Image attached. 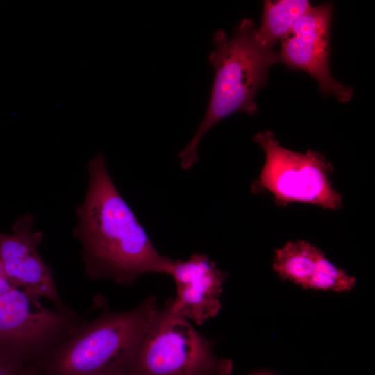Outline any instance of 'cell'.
Segmentation results:
<instances>
[{"label": "cell", "mask_w": 375, "mask_h": 375, "mask_svg": "<svg viewBox=\"0 0 375 375\" xmlns=\"http://www.w3.org/2000/svg\"><path fill=\"white\" fill-rule=\"evenodd\" d=\"M169 275L176 286L175 298L168 301L172 311L197 325L219 313L226 274L207 255L194 253L185 260H174Z\"/></svg>", "instance_id": "9"}, {"label": "cell", "mask_w": 375, "mask_h": 375, "mask_svg": "<svg viewBox=\"0 0 375 375\" xmlns=\"http://www.w3.org/2000/svg\"><path fill=\"white\" fill-rule=\"evenodd\" d=\"M324 254L319 249L306 241L288 242L276 250L273 269L283 279L306 289Z\"/></svg>", "instance_id": "11"}, {"label": "cell", "mask_w": 375, "mask_h": 375, "mask_svg": "<svg viewBox=\"0 0 375 375\" xmlns=\"http://www.w3.org/2000/svg\"><path fill=\"white\" fill-rule=\"evenodd\" d=\"M232 362L217 358L212 343L189 320L159 309L144 336L131 372L135 375H230Z\"/></svg>", "instance_id": "5"}, {"label": "cell", "mask_w": 375, "mask_h": 375, "mask_svg": "<svg viewBox=\"0 0 375 375\" xmlns=\"http://www.w3.org/2000/svg\"><path fill=\"white\" fill-rule=\"evenodd\" d=\"M253 140L263 150L265 164L251 184L255 194L268 192L278 206L293 203L339 210L342 195L333 185L331 162L320 153L308 150L299 153L281 146L272 131L257 133Z\"/></svg>", "instance_id": "4"}, {"label": "cell", "mask_w": 375, "mask_h": 375, "mask_svg": "<svg viewBox=\"0 0 375 375\" xmlns=\"http://www.w3.org/2000/svg\"><path fill=\"white\" fill-rule=\"evenodd\" d=\"M312 6L307 0L264 1L261 24L256 28L259 41L273 49L290 31L297 19Z\"/></svg>", "instance_id": "10"}, {"label": "cell", "mask_w": 375, "mask_h": 375, "mask_svg": "<svg viewBox=\"0 0 375 375\" xmlns=\"http://www.w3.org/2000/svg\"><path fill=\"white\" fill-rule=\"evenodd\" d=\"M83 319L68 308H47L39 297L15 288L0 295V358L38 365Z\"/></svg>", "instance_id": "6"}, {"label": "cell", "mask_w": 375, "mask_h": 375, "mask_svg": "<svg viewBox=\"0 0 375 375\" xmlns=\"http://www.w3.org/2000/svg\"><path fill=\"white\" fill-rule=\"evenodd\" d=\"M331 3L312 6L293 25L281 41L278 62L312 76L325 94H333L342 103L349 101L353 91L336 81L329 67V33Z\"/></svg>", "instance_id": "7"}, {"label": "cell", "mask_w": 375, "mask_h": 375, "mask_svg": "<svg viewBox=\"0 0 375 375\" xmlns=\"http://www.w3.org/2000/svg\"><path fill=\"white\" fill-rule=\"evenodd\" d=\"M25 375H44V374L39 366L35 365L29 367Z\"/></svg>", "instance_id": "15"}, {"label": "cell", "mask_w": 375, "mask_h": 375, "mask_svg": "<svg viewBox=\"0 0 375 375\" xmlns=\"http://www.w3.org/2000/svg\"><path fill=\"white\" fill-rule=\"evenodd\" d=\"M355 283L354 277L338 268L324 254L319 258L306 289L344 292L351 290Z\"/></svg>", "instance_id": "12"}, {"label": "cell", "mask_w": 375, "mask_h": 375, "mask_svg": "<svg viewBox=\"0 0 375 375\" xmlns=\"http://www.w3.org/2000/svg\"><path fill=\"white\" fill-rule=\"evenodd\" d=\"M159 309L154 297L122 312L83 319L38 365L44 375L130 373L141 342Z\"/></svg>", "instance_id": "2"}, {"label": "cell", "mask_w": 375, "mask_h": 375, "mask_svg": "<svg viewBox=\"0 0 375 375\" xmlns=\"http://www.w3.org/2000/svg\"><path fill=\"white\" fill-rule=\"evenodd\" d=\"M85 198L77 208L74 236L82 245L85 272L91 279L110 278L131 285L149 272L169 274L174 260L154 247L121 196L98 153L88 162Z\"/></svg>", "instance_id": "1"}, {"label": "cell", "mask_w": 375, "mask_h": 375, "mask_svg": "<svg viewBox=\"0 0 375 375\" xmlns=\"http://www.w3.org/2000/svg\"><path fill=\"white\" fill-rule=\"evenodd\" d=\"M33 217L24 215L13 225L12 233L0 232V258L6 276L15 288L51 301L56 308H67L57 290L51 269L37 251L43 239L33 231Z\"/></svg>", "instance_id": "8"}, {"label": "cell", "mask_w": 375, "mask_h": 375, "mask_svg": "<svg viewBox=\"0 0 375 375\" xmlns=\"http://www.w3.org/2000/svg\"><path fill=\"white\" fill-rule=\"evenodd\" d=\"M122 375H135V374L130 372V373H127V374H122Z\"/></svg>", "instance_id": "17"}, {"label": "cell", "mask_w": 375, "mask_h": 375, "mask_svg": "<svg viewBox=\"0 0 375 375\" xmlns=\"http://www.w3.org/2000/svg\"><path fill=\"white\" fill-rule=\"evenodd\" d=\"M213 42L215 49L208 58L215 70L210 100L195 135L178 154L185 170L198 160L199 142L217 123L238 111L256 113V93L267 85L270 67L278 62V53L259 41L251 19L241 21L231 38L217 31Z\"/></svg>", "instance_id": "3"}, {"label": "cell", "mask_w": 375, "mask_h": 375, "mask_svg": "<svg viewBox=\"0 0 375 375\" xmlns=\"http://www.w3.org/2000/svg\"><path fill=\"white\" fill-rule=\"evenodd\" d=\"M31 367H22L0 358V375H25Z\"/></svg>", "instance_id": "13"}, {"label": "cell", "mask_w": 375, "mask_h": 375, "mask_svg": "<svg viewBox=\"0 0 375 375\" xmlns=\"http://www.w3.org/2000/svg\"><path fill=\"white\" fill-rule=\"evenodd\" d=\"M6 276L3 262L0 258V277Z\"/></svg>", "instance_id": "16"}, {"label": "cell", "mask_w": 375, "mask_h": 375, "mask_svg": "<svg viewBox=\"0 0 375 375\" xmlns=\"http://www.w3.org/2000/svg\"><path fill=\"white\" fill-rule=\"evenodd\" d=\"M15 288L6 276L0 277V295L8 292Z\"/></svg>", "instance_id": "14"}]
</instances>
